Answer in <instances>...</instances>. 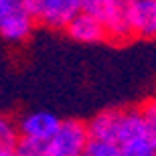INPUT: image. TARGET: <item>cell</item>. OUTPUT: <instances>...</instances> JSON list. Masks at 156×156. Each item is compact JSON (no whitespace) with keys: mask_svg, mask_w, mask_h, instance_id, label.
Segmentation results:
<instances>
[{"mask_svg":"<svg viewBox=\"0 0 156 156\" xmlns=\"http://www.w3.org/2000/svg\"><path fill=\"white\" fill-rule=\"evenodd\" d=\"M37 20L29 14L27 8L14 12L10 16H6L2 23H0V37L10 43H18V41H24L27 37L30 35L33 30V24Z\"/></svg>","mask_w":156,"mask_h":156,"instance_id":"8","label":"cell"},{"mask_svg":"<svg viewBox=\"0 0 156 156\" xmlns=\"http://www.w3.org/2000/svg\"><path fill=\"white\" fill-rule=\"evenodd\" d=\"M67 35L79 43H101L108 39V30H105V24L95 14L81 10L67 24Z\"/></svg>","mask_w":156,"mask_h":156,"instance_id":"5","label":"cell"},{"mask_svg":"<svg viewBox=\"0 0 156 156\" xmlns=\"http://www.w3.org/2000/svg\"><path fill=\"white\" fill-rule=\"evenodd\" d=\"M20 140L18 126H14L10 120L0 118V156L16 154V146Z\"/></svg>","mask_w":156,"mask_h":156,"instance_id":"10","label":"cell"},{"mask_svg":"<svg viewBox=\"0 0 156 156\" xmlns=\"http://www.w3.org/2000/svg\"><path fill=\"white\" fill-rule=\"evenodd\" d=\"M20 136H33L41 140H51V136L59 130L61 120L51 112H33L20 118L16 124Z\"/></svg>","mask_w":156,"mask_h":156,"instance_id":"6","label":"cell"},{"mask_svg":"<svg viewBox=\"0 0 156 156\" xmlns=\"http://www.w3.org/2000/svg\"><path fill=\"white\" fill-rule=\"evenodd\" d=\"M87 124L79 120H61L59 130L47 144V156H81L89 142Z\"/></svg>","mask_w":156,"mask_h":156,"instance_id":"3","label":"cell"},{"mask_svg":"<svg viewBox=\"0 0 156 156\" xmlns=\"http://www.w3.org/2000/svg\"><path fill=\"white\" fill-rule=\"evenodd\" d=\"M47 144H49V140L20 136L16 146V154L18 156H47Z\"/></svg>","mask_w":156,"mask_h":156,"instance_id":"12","label":"cell"},{"mask_svg":"<svg viewBox=\"0 0 156 156\" xmlns=\"http://www.w3.org/2000/svg\"><path fill=\"white\" fill-rule=\"evenodd\" d=\"M116 142L122 148V156H154L156 132L148 126L140 110H124L120 116Z\"/></svg>","mask_w":156,"mask_h":156,"instance_id":"1","label":"cell"},{"mask_svg":"<svg viewBox=\"0 0 156 156\" xmlns=\"http://www.w3.org/2000/svg\"><path fill=\"white\" fill-rule=\"evenodd\" d=\"M83 10L81 0H45L43 12L37 23L49 29H67V24Z\"/></svg>","mask_w":156,"mask_h":156,"instance_id":"4","label":"cell"},{"mask_svg":"<svg viewBox=\"0 0 156 156\" xmlns=\"http://www.w3.org/2000/svg\"><path fill=\"white\" fill-rule=\"evenodd\" d=\"M120 116L122 110H108L93 116L87 122V130L91 138H104V140H114L118 138V126H120Z\"/></svg>","mask_w":156,"mask_h":156,"instance_id":"9","label":"cell"},{"mask_svg":"<svg viewBox=\"0 0 156 156\" xmlns=\"http://www.w3.org/2000/svg\"><path fill=\"white\" fill-rule=\"evenodd\" d=\"M134 0H81V8L91 12L105 24L108 39L114 43H126L134 39L132 23Z\"/></svg>","mask_w":156,"mask_h":156,"instance_id":"2","label":"cell"},{"mask_svg":"<svg viewBox=\"0 0 156 156\" xmlns=\"http://www.w3.org/2000/svg\"><path fill=\"white\" fill-rule=\"evenodd\" d=\"M87 156H122V148L114 140H104V138H89L85 146Z\"/></svg>","mask_w":156,"mask_h":156,"instance_id":"11","label":"cell"},{"mask_svg":"<svg viewBox=\"0 0 156 156\" xmlns=\"http://www.w3.org/2000/svg\"><path fill=\"white\" fill-rule=\"evenodd\" d=\"M132 23L138 39H156V0H134Z\"/></svg>","mask_w":156,"mask_h":156,"instance_id":"7","label":"cell"},{"mask_svg":"<svg viewBox=\"0 0 156 156\" xmlns=\"http://www.w3.org/2000/svg\"><path fill=\"white\" fill-rule=\"evenodd\" d=\"M140 112H142V116L146 118L148 126H150L152 130L156 132V98L150 99V101H146V104L140 108Z\"/></svg>","mask_w":156,"mask_h":156,"instance_id":"13","label":"cell"}]
</instances>
